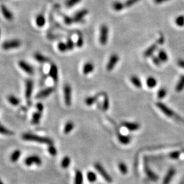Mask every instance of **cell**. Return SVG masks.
<instances>
[{"label":"cell","instance_id":"obj_1","mask_svg":"<svg viewBox=\"0 0 184 184\" xmlns=\"http://www.w3.org/2000/svg\"><path fill=\"white\" fill-rule=\"evenodd\" d=\"M22 138L25 141H33V142H36L39 143H44V144H46L48 145H53V141L52 139L49 138H46V137H42L36 134H24L22 136Z\"/></svg>","mask_w":184,"mask_h":184},{"label":"cell","instance_id":"obj_2","mask_svg":"<svg viewBox=\"0 0 184 184\" xmlns=\"http://www.w3.org/2000/svg\"><path fill=\"white\" fill-rule=\"evenodd\" d=\"M156 106H157L160 110L165 115H167V117H173L177 120L181 121V122L184 123V119L182 118L181 117H180L179 115L176 114V113L174 112L173 110H171V108H169L167 105H165L162 102H157L156 103Z\"/></svg>","mask_w":184,"mask_h":184},{"label":"cell","instance_id":"obj_3","mask_svg":"<svg viewBox=\"0 0 184 184\" xmlns=\"http://www.w3.org/2000/svg\"><path fill=\"white\" fill-rule=\"evenodd\" d=\"M94 167H95V169L97 170V171L100 173V175L102 176L103 178H104V179L105 180V181L108 182V183H111V182L113 181L112 177H111V175L107 173V171L105 170L104 168L103 167L100 163H98V162L95 163Z\"/></svg>","mask_w":184,"mask_h":184},{"label":"cell","instance_id":"obj_4","mask_svg":"<svg viewBox=\"0 0 184 184\" xmlns=\"http://www.w3.org/2000/svg\"><path fill=\"white\" fill-rule=\"evenodd\" d=\"M64 100L66 106H70L72 103V88L69 84L65 85L64 88Z\"/></svg>","mask_w":184,"mask_h":184},{"label":"cell","instance_id":"obj_5","mask_svg":"<svg viewBox=\"0 0 184 184\" xmlns=\"http://www.w3.org/2000/svg\"><path fill=\"white\" fill-rule=\"evenodd\" d=\"M21 45V42L19 40H12L3 42L2 48L4 50H10L19 48Z\"/></svg>","mask_w":184,"mask_h":184},{"label":"cell","instance_id":"obj_6","mask_svg":"<svg viewBox=\"0 0 184 184\" xmlns=\"http://www.w3.org/2000/svg\"><path fill=\"white\" fill-rule=\"evenodd\" d=\"M108 28L106 25H102L100 27V42L102 45H105L108 41Z\"/></svg>","mask_w":184,"mask_h":184},{"label":"cell","instance_id":"obj_7","mask_svg":"<svg viewBox=\"0 0 184 184\" xmlns=\"http://www.w3.org/2000/svg\"><path fill=\"white\" fill-rule=\"evenodd\" d=\"M34 88V82L31 79H28L26 80V87H25V97L27 99L28 103L30 102V99L33 92Z\"/></svg>","mask_w":184,"mask_h":184},{"label":"cell","instance_id":"obj_8","mask_svg":"<svg viewBox=\"0 0 184 184\" xmlns=\"http://www.w3.org/2000/svg\"><path fill=\"white\" fill-rule=\"evenodd\" d=\"M25 164L27 166H31L32 164H36L40 166L42 164V160L38 155H31L27 157L25 160Z\"/></svg>","mask_w":184,"mask_h":184},{"label":"cell","instance_id":"obj_9","mask_svg":"<svg viewBox=\"0 0 184 184\" xmlns=\"http://www.w3.org/2000/svg\"><path fill=\"white\" fill-rule=\"evenodd\" d=\"M145 171L147 176L151 181H157V180H158V176L150 169V167H149L148 164H147V162H145Z\"/></svg>","mask_w":184,"mask_h":184},{"label":"cell","instance_id":"obj_10","mask_svg":"<svg viewBox=\"0 0 184 184\" xmlns=\"http://www.w3.org/2000/svg\"><path fill=\"white\" fill-rule=\"evenodd\" d=\"M119 61V57L117 54H113L110 57L108 64L106 66V69L108 71H111Z\"/></svg>","mask_w":184,"mask_h":184},{"label":"cell","instance_id":"obj_11","mask_svg":"<svg viewBox=\"0 0 184 184\" xmlns=\"http://www.w3.org/2000/svg\"><path fill=\"white\" fill-rule=\"evenodd\" d=\"M55 91L54 87H48L44 89V90L40 91L38 94L36 95V98L37 99H43L47 98L50 94H52Z\"/></svg>","mask_w":184,"mask_h":184},{"label":"cell","instance_id":"obj_12","mask_svg":"<svg viewBox=\"0 0 184 184\" xmlns=\"http://www.w3.org/2000/svg\"><path fill=\"white\" fill-rule=\"evenodd\" d=\"M19 65L20 68L23 70L24 72H25L26 73L29 74H32L34 73V68L32 66L29 64L25 61H20L19 62Z\"/></svg>","mask_w":184,"mask_h":184},{"label":"cell","instance_id":"obj_13","mask_svg":"<svg viewBox=\"0 0 184 184\" xmlns=\"http://www.w3.org/2000/svg\"><path fill=\"white\" fill-rule=\"evenodd\" d=\"M175 173H176V171H175V169H173V168H171V169H170L169 170V171L167 172V173L166 174L164 178L162 183L163 184H170L171 181H172V179H173V177L175 175Z\"/></svg>","mask_w":184,"mask_h":184},{"label":"cell","instance_id":"obj_14","mask_svg":"<svg viewBox=\"0 0 184 184\" xmlns=\"http://www.w3.org/2000/svg\"><path fill=\"white\" fill-rule=\"evenodd\" d=\"M122 124L125 128L130 131H136L140 128V124H138V123L124 121V122H123Z\"/></svg>","mask_w":184,"mask_h":184},{"label":"cell","instance_id":"obj_15","mask_svg":"<svg viewBox=\"0 0 184 184\" xmlns=\"http://www.w3.org/2000/svg\"><path fill=\"white\" fill-rule=\"evenodd\" d=\"M88 14V10L87 9H83L81 10L78 11L76 13L73 17V21L74 22H80Z\"/></svg>","mask_w":184,"mask_h":184},{"label":"cell","instance_id":"obj_16","mask_svg":"<svg viewBox=\"0 0 184 184\" xmlns=\"http://www.w3.org/2000/svg\"><path fill=\"white\" fill-rule=\"evenodd\" d=\"M49 76L52 78V79L55 82H57L58 80V68L56 65L52 64L50 66L49 70Z\"/></svg>","mask_w":184,"mask_h":184},{"label":"cell","instance_id":"obj_17","mask_svg":"<svg viewBox=\"0 0 184 184\" xmlns=\"http://www.w3.org/2000/svg\"><path fill=\"white\" fill-rule=\"evenodd\" d=\"M1 13H2L3 17H4L8 21H12L14 19V16L13 14L11 13L10 11L9 10V9L7 7H6L5 6H1Z\"/></svg>","mask_w":184,"mask_h":184},{"label":"cell","instance_id":"obj_18","mask_svg":"<svg viewBox=\"0 0 184 184\" xmlns=\"http://www.w3.org/2000/svg\"><path fill=\"white\" fill-rule=\"evenodd\" d=\"M94 70V66L92 62H87V63L85 64L83 68V72L84 74H90L91 72H92Z\"/></svg>","mask_w":184,"mask_h":184},{"label":"cell","instance_id":"obj_19","mask_svg":"<svg viewBox=\"0 0 184 184\" xmlns=\"http://www.w3.org/2000/svg\"><path fill=\"white\" fill-rule=\"evenodd\" d=\"M117 138L119 142L123 145H128L131 142V137L129 136L123 135L119 133H117Z\"/></svg>","mask_w":184,"mask_h":184},{"label":"cell","instance_id":"obj_20","mask_svg":"<svg viewBox=\"0 0 184 184\" xmlns=\"http://www.w3.org/2000/svg\"><path fill=\"white\" fill-rule=\"evenodd\" d=\"M157 44L158 43L152 44V45L149 46V47L147 48L146 50H145L144 52V56L145 57H151V55H152L153 52H155V50L157 49Z\"/></svg>","mask_w":184,"mask_h":184},{"label":"cell","instance_id":"obj_21","mask_svg":"<svg viewBox=\"0 0 184 184\" xmlns=\"http://www.w3.org/2000/svg\"><path fill=\"white\" fill-rule=\"evenodd\" d=\"M34 56L36 60H37L38 62H40V63H46V62H49V59L44 56L41 53H39V52H36V53L34 54Z\"/></svg>","mask_w":184,"mask_h":184},{"label":"cell","instance_id":"obj_22","mask_svg":"<svg viewBox=\"0 0 184 184\" xmlns=\"http://www.w3.org/2000/svg\"><path fill=\"white\" fill-rule=\"evenodd\" d=\"M74 184H83V175L80 171H77L76 172Z\"/></svg>","mask_w":184,"mask_h":184},{"label":"cell","instance_id":"obj_23","mask_svg":"<svg viewBox=\"0 0 184 184\" xmlns=\"http://www.w3.org/2000/svg\"><path fill=\"white\" fill-rule=\"evenodd\" d=\"M42 117V113L40 112V111H37V112L34 113L33 115V117H32V124L34 125H37L40 123V119H41Z\"/></svg>","mask_w":184,"mask_h":184},{"label":"cell","instance_id":"obj_24","mask_svg":"<svg viewBox=\"0 0 184 184\" xmlns=\"http://www.w3.org/2000/svg\"><path fill=\"white\" fill-rule=\"evenodd\" d=\"M36 25H38V27H42L46 23L45 17H44L42 15H39L37 17H36Z\"/></svg>","mask_w":184,"mask_h":184},{"label":"cell","instance_id":"obj_25","mask_svg":"<svg viewBox=\"0 0 184 184\" xmlns=\"http://www.w3.org/2000/svg\"><path fill=\"white\" fill-rule=\"evenodd\" d=\"M74 128V124L72 121H68L65 125L64 126V134H69V133L72 131Z\"/></svg>","mask_w":184,"mask_h":184},{"label":"cell","instance_id":"obj_26","mask_svg":"<svg viewBox=\"0 0 184 184\" xmlns=\"http://www.w3.org/2000/svg\"><path fill=\"white\" fill-rule=\"evenodd\" d=\"M8 100L13 106H17L20 104V100L18 98H17L15 96L13 95H10L8 96Z\"/></svg>","mask_w":184,"mask_h":184},{"label":"cell","instance_id":"obj_27","mask_svg":"<svg viewBox=\"0 0 184 184\" xmlns=\"http://www.w3.org/2000/svg\"><path fill=\"white\" fill-rule=\"evenodd\" d=\"M184 89V75L181 76L179 78V82L177 83L175 90L177 92H181Z\"/></svg>","mask_w":184,"mask_h":184},{"label":"cell","instance_id":"obj_28","mask_svg":"<svg viewBox=\"0 0 184 184\" xmlns=\"http://www.w3.org/2000/svg\"><path fill=\"white\" fill-rule=\"evenodd\" d=\"M21 152L20 150H15L14 152L12 153L10 155V160L13 162H16L19 160L20 156H21Z\"/></svg>","mask_w":184,"mask_h":184},{"label":"cell","instance_id":"obj_29","mask_svg":"<svg viewBox=\"0 0 184 184\" xmlns=\"http://www.w3.org/2000/svg\"><path fill=\"white\" fill-rule=\"evenodd\" d=\"M146 83H147V87H148L149 88H153L156 86L157 80H155V78L153 77H149L147 79Z\"/></svg>","mask_w":184,"mask_h":184},{"label":"cell","instance_id":"obj_30","mask_svg":"<svg viewBox=\"0 0 184 184\" xmlns=\"http://www.w3.org/2000/svg\"><path fill=\"white\" fill-rule=\"evenodd\" d=\"M87 179L91 183H94L97 180V176L96 175V173H94L92 171H89L87 173Z\"/></svg>","mask_w":184,"mask_h":184},{"label":"cell","instance_id":"obj_31","mask_svg":"<svg viewBox=\"0 0 184 184\" xmlns=\"http://www.w3.org/2000/svg\"><path fill=\"white\" fill-rule=\"evenodd\" d=\"M118 167H119V171H120V172L123 174V175H126V174L128 173V167H127L125 163L120 162L119 164Z\"/></svg>","mask_w":184,"mask_h":184},{"label":"cell","instance_id":"obj_32","mask_svg":"<svg viewBox=\"0 0 184 184\" xmlns=\"http://www.w3.org/2000/svg\"><path fill=\"white\" fill-rule=\"evenodd\" d=\"M98 96H95L92 97H88L85 99V104L87 106H92L93 104H94L96 102L98 98Z\"/></svg>","mask_w":184,"mask_h":184},{"label":"cell","instance_id":"obj_33","mask_svg":"<svg viewBox=\"0 0 184 184\" xmlns=\"http://www.w3.org/2000/svg\"><path fill=\"white\" fill-rule=\"evenodd\" d=\"M131 82H132V83L134 84V85L137 88H141V87H142V83H141L140 79L136 76H132V77L131 78Z\"/></svg>","mask_w":184,"mask_h":184},{"label":"cell","instance_id":"obj_34","mask_svg":"<svg viewBox=\"0 0 184 184\" xmlns=\"http://www.w3.org/2000/svg\"><path fill=\"white\" fill-rule=\"evenodd\" d=\"M158 57L161 62H167L168 61V55L164 50H160L158 52Z\"/></svg>","mask_w":184,"mask_h":184},{"label":"cell","instance_id":"obj_35","mask_svg":"<svg viewBox=\"0 0 184 184\" xmlns=\"http://www.w3.org/2000/svg\"><path fill=\"white\" fill-rule=\"evenodd\" d=\"M70 162H71V160H70V158L69 157H64L63 160H62V163H61V166H62V168H64V169H67L70 164Z\"/></svg>","mask_w":184,"mask_h":184},{"label":"cell","instance_id":"obj_36","mask_svg":"<svg viewBox=\"0 0 184 184\" xmlns=\"http://www.w3.org/2000/svg\"><path fill=\"white\" fill-rule=\"evenodd\" d=\"M113 8H114L115 10L116 11H120L121 10L124 9V8L125 7V4L124 3H122L120 1H115L113 3Z\"/></svg>","mask_w":184,"mask_h":184},{"label":"cell","instance_id":"obj_37","mask_svg":"<svg viewBox=\"0 0 184 184\" xmlns=\"http://www.w3.org/2000/svg\"><path fill=\"white\" fill-rule=\"evenodd\" d=\"M0 133L2 134L7 135V136H11V135H13L14 133L10 131L8 129L6 128L5 127H3V126H1V124H0Z\"/></svg>","mask_w":184,"mask_h":184},{"label":"cell","instance_id":"obj_38","mask_svg":"<svg viewBox=\"0 0 184 184\" xmlns=\"http://www.w3.org/2000/svg\"><path fill=\"white\" fill-rule=\"evenodd\" d=\"M104 102H103V105H102V108L103 111H106L109 108V100H108V97L107 95L105 94H104Z\"/></svg>","mask_w":184,"mask_h":184},{"label":"cell","instance_id":"obj_39","mask_svg":"<svg viewBox=\"0 0 184 184\" xmlns=\"http://www.w3.org/2000/svg\"><path fill=\"white\" fill-rule=\"evenodd\" d=\"M81 0H67L66 1V6L68 8H72L78 3Z\"/></svg>","mask_w":184,"mask_h":184},{"label":"cell","instance_id":"obj_40","mask_svg":"<svg viewBox=\"0 0 184 184\" xmlns=\"http://www.w3.org/2000/svg\"><path fill=\"white\" fill-rule=\"evenodd\" d=\"M181 154V152L180 151H173L169 154L170 158L173 159V160H177L178 158H179L180 155Z\"/></svg>","mask_w":184,"mask_h":184},{"label":"cell","instance_id":"obj_41","mask_svg":"<svg viewBox=\"0 0 184 184\" xmlns=\"http://www.w3.org/2000/svg\"><path fill=\"white\" fill-rule=\"evenodd\" d=\"M175 23L179 27H183L184 25V16H179L175 20Z\"/></svg>","mask_w":184,"mask_h":184},{"label":"cell","instance_id":"obj_42","mask_svg":"<svg viewBox=\"0 0 184 184\" xmlns=\"http://www.w3.org/2000/svg\"><path fill=\"white\" fill-rule=\"evenodd\" d=\"M58 49L61 52H66V50H68L67 44L64 42H60L58 44Z\"/></svg>","mask_w":184,"mask_h":184},{"label":"cell","instance_id":"obj_43","mask_svg":"<svg viewBox=\"0 0 184 184\" xmlns=\"http://www.w3.org/2000/svg\"><path fill=\"white\" fill-rule=\"evenodd\" d=\"M167 96V90L165 89L162 88L157 92V98L159 99H162Z\"/></svg>","mask_w":184,"mask_h":184},{"label":"cell","instance_id":"obj_44","mask_svg":"<svg viewBox=\"0 0 184 184\" xmlns=\"http://www.w3.org/2000/svg\"><path fill=\"white\" fill-rule=\"evenodd\" d=\"M48 151L49 152V153L52 156H55V155H57V149L53 146V145H50L48 147Z\"/></svg>","mask_w":184,"mask_h":184},{"label":"cell","instance_id":"obj_45","mask_svg":"<svg viewBox=\"0 0 184 184\" xmlns=\"http://www.w3.org/2000/svg\"><path fill=\"white\" fill-rule=\"evenodd\" d=\"M140 1L141 0H127V1H126V3H124L125 7L132 6H133L134 4H135V3L139 2V1Z\"/></svg>","mask_w":184,"mask_h":184},{"label":"cell","instance_id":"obj_46","mask_svg":"<svg viewBox=\"0 0 184 184\" xmlns=\"http://www.w3.org/2000/svg\"><path fill=\"white\" fill-rule=\"evenodd\" d=\"M66 44H67L68 50H73V48L74 47V42L72 41V40L70 39V38H68Z\"/></svg>","mask_w":184,"mask_h":184},{"label":"cell","instance_id":"obj_47","mask_svg":"<svg viewBox=\"0 0 184 184\" xmlns=\"http://www.w3.org/2000/svg\"><path fill=\"white\" fill-rule=\"evenodd\" d=\"M83 44H84L83 38L82 36H79V38H78V39L77 40V42H76V46H77L78 47L81 48L83 45Z\"/></svg>","mask_w":184,"mask_h":184},{"label":"cell","instance_id":"obj_48","mask_svg":"<svg viewBox=\"0 0 184 184\" xmlns=\"http://www.w3.org/2000/svg\"><path fill=\"white\" fill-rule=\"evenodd\" d=\"M153 63H154V64H155L156 66H160L161 61L159 59V57H153Z\"/></svg>","mask_w":184,"mask_h":184},{"label":"cell","instance_id":"obj_49","mask_svg":"<svg viewBox=\"0 0 184 184\" xmlns=\"http://www.w3.org/2000/svg\"><path fill=\"white\" fill-rule=\"evenodd\" d=\"M36 108H37V110L38 111H40V112H42L44 110V106L43 104H42V103H38L37 104H36Z\"/></svg>","mask_w":184,"mask_h":184},{"label":"cell","instance_id":"obj_50","mask_svg":"<svg viewBox=\"0 0 184 184\" xmlns=\"http://www.w3.org/2000/svg\"><path fill=\"white\" fill-rule=\"evenodd\" d=\"M65 22H66V23H67V24H70V23H73L74 22L73 19H72V18L67 17L65 18Z\"/></svg>","mask_w":184,"mask_h":184},{"label":"cell","instance_id":"obj_51","mask_svg":"<svg viewBox=\"0 0 184 184\" xmlns=\"http://www.w3.org/2000/svg\"><path fill=\"white\" fill-rule=\"evenodd\" d=\"M178 65H179L180 67L184 69V60L180 59L178 61Z\"/></svg>","mask_w":184,"mask_h":184},{"label":"cell","instance_id":"obj_52","mask_svg":"<svg viewBox=\"0 0 184 184\" xmlns=\"http://www.w3.org/2000/svg\"><path fill=\"white\" fill-rule=\"evenodd\" d=\"M164 42V38L163 36H161V37L159 38V40H157V43H158V44H163Z\"/></svg>","mask_w":184,"mask_h":184},{"label":"cell","instance_id":"obj_53","mask_svg":"<svg viewBox=\"0 0 184 184\" xmlns=\"http://www.w3.org/2000/svg\"><path fill=\"white\" fill-rule=\"evenodd\" d=\"M169 1V0H154V1L156 3H161L164 2V1Z\"/></svg>","mask_w":184,"mask_h":184},{"label":"cell","instance_id":"obj_54","mask_svg":"<svg viewBox=\"0 0 184 184\" xmlns=\"http://www.w3.org/2000/svg\"><path fill=\"white\" fill-rule=\"evenodd\" d=\"M0 184H3V182H2V181H1V180H0Z\"/></svg>","mask_w":184,"mask_h":184},{"label":"cell","instance_id":"obj_55","mask_svg":"<svg viewBox=\"0 0 184 184\" xmlns=\"http://www.w3.org/2000/svg\"><path fill=\"white\" fill-rule=\"evenodd\" d=\"M0 35H1V32H0Z\"/></svg>","mask_w":184,"mask_h":184}]
</instances>
